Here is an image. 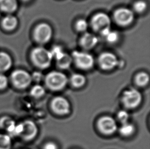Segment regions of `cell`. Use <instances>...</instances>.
Returning a JSON list of instances; mask_svg holds the SVG:
<instances>
[{"label": "cell", "instance_id": "23", "mask_svg": "<svg viewBox=\"0 0 150 149\" xmlns=\"http://www.w3.org/2000/svg\"><path fill=\"white\" fill-rule=\"evenodd\" d=\"M149 80L150 77L149 74L144 72L139 73L135 78L136 84L140 86H144L148 84Z\"/></svg>", "mask_w": 150, "mask_h": 149}, {"label": "cell", "instance_id": "22", "mask_svg": "<svg viewBox=\"0 0 150 149\" xmlns=\"http://www.w3.org/2000/svg\"><path fill=\"white\" fill-rule=\"evenodd\" d=\"M89 27V23L87 20L83 19L80 18L76 22L75 24V28L76 30L81 33H85L87 32L88 29Z\"/></svg>", "mask_w": 150, "mask_h": 149}, {"label": "cell", "instance_id": "26", "mask_svg": "<svg viewBox=\"0 0 150 149\" xmlns=\"http://www.w3.org/2000/svg\"><path fill=\"white\" fill-rule=\"evenodd\" d=\"M14 124H16L14 121L8 117H3L0 119V127L6 130Z\"/></svg>", "mask_w": 150, "mask_h": 149}, {"label": "cell", "instance_id": "5", "mask_svg": "<svg viewBox=\"0 0 150 149\" xmlns=\"http://www.w3.org/2000/svg\"><path fill=\"white\" fill-rule=\"evenodd\" d=\"M71 57L75 65L81 70H87L91 69L94 64L93 56L85 51H74L72 53Z\"/></svg>", "mask_w": 150, "mask_h": 149}, {"label": "cell", "instance_id": "4", "mask_svg": "<svg viewBox=\"0 0 150 149\" xmlns=\"http://www.w3.org/2000/svg\"><path fill=\"white\" fill-rule=\"evenodd\" d=\"M111 22L109 15L104 12H99L92 16L90 25L93 30L101 35L111 29Z\"/></svg>", "mask_w": 150, "mask_h": 149}, {"label": "cell", "instance_id": "15", "mask_svg": "<svg viewBox=\"0 0 150 149\" xmlns=\"http://www.w3.org/2000/svg\"><path fill=\"white\" fill-rule=\"evenodd\" d=\"M18 8V0H0V10L6 14H13Z\"/></svg>", "mask_w": 150, "mask_h": 149}, {"label": "cell", "instance_id": "8", "mask_svg": "<svg viewBox=\"0 0 150 149\" xmlns=\"http://www.w3.org/2000/svg\"><path fill=\"white\" fill-rule=\"evenodd\" d=\"M11 80L16 88L24 89L30 85L32 78L31 74L26 71L16 70L11 73Z\"/></svg>", "mask_w": 150, "mask_h": 149}, {"label": "cell", "instance_id": "14", "mask_svg": "<svg viewBox=\"0 0 150 149\" xmlns=\"http://www.w3.org/2000/svg\"><path fill=\"white\" fill-rule=\"evenodd\" d=\"M18 25V19L13 14H6L1 21L2 28L7 32L15 30Z\"/></svg>", "mask_w": 150, "mask_h": 149}, {"label": "cell", "instance_id": "31", "mask_svg": "<svg viewBox=\"0 0 150 149\" xmlns=\"http://www.w3.org/2000/svg\"><path fill=\"white\" fill-rule=\"evenodd\" d=\"M21 1H22L23 2H29V1H30V0H21Z\"/></svg>", "mask_w": 150, "mask_h": 149}, {"label": "cell", "instance_id": "17", "mask_svg": "<svg viewBox=\"0 0 150 149\" xmlns=\"http://www.w3.org/2000/svg\"><path fill=\"white\" fill-rule=\"evenodd\" d=\"M56 61L57 65L61 69H68L73 63L71 55L66 52Z\"/></svg>", "mask_w": 150, "mask_h": 149}, {"label": "cell", "instance_id": "10", "mask_svg": "<svg viewBox=\"0 0 150 149\" xmlns=\"http://www.w3.org/2000/svg\"><path fill=\"white\" fill-rule=\"evenodd\" d=\"M98 126L100 131L106 135L113 134L117 129L115 120L109 116L101 117L98 121Z\"/></svg>", "mask_w": 150, "mask_h": 149}, {"label": "cell", "instance_id": "18", "mask_svg": "<svg viewBox=\"0 0 150 149\" xmlns=\"http://www.w3.org/2000/svg\"><path fill=\"white\" fill-rule=\"evenodd\" d=\"M86 79L85 77L80 74H72L70 78V82L73 86L79 88L83 86L85 84Z\"/></svg>", "mask_w": 150, "mask_h": 149}, {"label": "cell", "instance_id": "29", "mask_svg": "<svg viewBox=\"0 0 150 149\" xmlns=\"http://www.w3.org/2000/svg\"><path fill=\"white\" fill-rule=\"evenodd\" d=\"M31 76L32 80H33L37 82L41 81L43 78V74L41 72H35Z\"/></svg>", "mask_w": 150, "mask_h": 149}, {"label": "cell", "instance_id": "20", "mask_svg": "<svg viewBox=\"0 0 150 149\" xmlns=\"http://www.w3.org/2000/svg\"><path fill=\"white\" fill-rule=\"evenodd\" d=\"M134 131L135 127L134 125L128 122L122 124L120 129V133L124 136H129L134 133Z\"/></svg>", "mask_w": 150, "mask_h": 149}, {"label": "cell", "instance_id": "11", "mask_svg": "<svg viewBox=\"0 0 150 149\" xmlns=\"http://www.w3.org/2000/svg\"><path fill=\"white\" fill-rule=\"evenodd\" d=\"M22 132L20 136L26 141L33 139L38 132V128L35 122L30 120H26L22 123Z\"/></svg>", "mask_w": 150, "mask_h": 149}, {"label": "cell", "instance_id": "19", "mask_svg": "<svg viewBox=\"0 0 150 149\" xmlns=\"http://www.w3.org/2000/svg\"><path fill=\"white\" fill-rule=\"evenodd\" d=\"M101 35L105 40L110 44H114L117 42L119 39V34L116 31L112 30L111 29L103 33Z\"/></svg>", "mask_w": 150, "mask_h": 149}, {"label": "cell", "instance_id": "6", "mask_svg": "<svg viewBox=\"0 0 150 149\" xmlns=\"http://www.w3.org/2000/svg\"><path fill=\"white\" fill-rule=\"evenodd\" d=\"M134 12L126 7L118 8L114 12L113 19L120 26L127 27L132 24L134 20Z\"/></svg>", "mask_w": 150, "mask_h": 149}, {"label": "cell", "instance_id": "3", "mask_svg": "<svg viewBox=\"0 0 150 149\" xmlns=\"http://www.w3.org/2000/svg\"><path fill=\"white\" fill-rule=\"evenodd\" d=\"M53 29L46 22H41L36 26L33 32L35 41L41 45L46 44L52 38Z\"/></svg>", "mask_w": 150, "mask_h": 149}, {"label": "cell", "instance_id": "2", "mask_svg": "<svg viewBox=\"0 0 150 149\" xmlns=\"http://www.w3.org/2000/svg\"><path fill=\"white\" fill-rule=\"evenodd\" d=\"M68 82L66 74L58 71H52L45 77V83L52 91H59L64 89Z\"/></svg>", "mask_w": 150, "mask_h": 149}, {"label": "cell", "instance_id": "27", "mask_svg": "<svg viewBox=\"0 0 150 149\" xmlns=\"http://www.w3.org/2000/svg\"><path fill=\"white\" fill-rule=\"evenodd\" d=\"M117 117L120 122L124 124L127 122L129 117V115L125 110H121L118 113Z\"/></svg>", "mask_w": 150, "mask_h": 149}, {"label": "cell", "instance_id": "7", "mask_svg": "<svg viewBox=\"0 0 150 149\" xmlns=\"http://www.w3.org/2000/svg\"><path fill=\"white\" fill-rule=\"evenodd\" d=\"M142 101V96L136 89H131L125 91L122 97L124 106L129 109H133L138 106Z\"/></svg>", "mask_w": 150, "mask_h": 149}, {"label": "cell", "instance_id": "21", "mask_svg": "<svg viewBox=\"0 0 150 149\" xmlns=\"http://www.w3.org/2000/svg\"><path fill=\"white\" fill-rule=\"evenodd\" d=\"M11 139L8 134H0V149H10Z\"/></svg>", "mask_w": 150, "mask_h": 149}, {"label": "cell", "instance_id": "24", "mask_svg": "<svg viewBox=\"0 0 150 149\" xmlns=\"http://www.w3.org/2000/svg\"><path fill=\"white\" fill-rule=\"evenodd\" d=\"M45 89L40 85H35L33 87L30 91V94L33 97L39 98L45 95Z\"/></svg>", "mask_w": 150, "mask_h": 149}, {"label": "cell", "instance_id": "30", "mask_svg": "<svg viewBox=\"0 0 150 149\" xmlns=\"http://www.w3.org/2000/svg\"><path fill=\"white\" fill-rule=\"evenodd\" d=\"M44 149H57V147L54 143L50 142L45 145Z\"/></svg>", "mask_w": 150, "mask_h": 149}, {"label": "cell", "instance_id": "12", "mask_svg": "<svg viewBox=\"0 0 150 149\" xmlns=\"http://www.w3.org/2000/svg\"><path fill=\"white\" fill-rule=\"evenodd\" d=\"M51 108L57 115H66L70 111V104L67 99L63 97H55L51 102Z\"/></svg>", "mask_w": 150, "mask_h": 149}, {"label": "cell", "instance_id": "1", "mask_svg": "<svg viewBox=\"0 0 150 149\" xmlns=\"http://www.w3.org/2000/svg\"><path fill=\"white\" fill-rule=\"evenodd\" d=\"M30 58L35 66L41 69L48 68L53 59L50 50L42 46L33 48L31 51Z\"/></svg>", "mask_w": 150, "mask_h": 149}, {"label": "cell", "instance_id": "25", "mask_svg": "<svg viewBox=\"0 0 150 149\" xmlns=\"http://www.w3.org/2000/svg\"><path fill=\"white\" fill-rule=\"evenodd\" d=\"M148 4L146 2L142 0H139L133 4V10L138 13H142L146 10Z\"/></svg>", "mask_w": 150, "mask_h": 149}, {"label": "cell", "instance_id": "13", "mask_svg": "<svg viewBox=\"0 0 150 149\" xmlns=\"http://www.w3.org/2000/svg\"><path fill=\"white\" fill-rule=\"evenodd\" d=\"M98 39L96 35L91 33H83L79 40V44L85 50H90L94 48L98 44Z\"/></svg>", "mask_w": 150, "mask_h": 149}, {"label": "cell", "instance_id": "28", "mask_svg": "<svg viewBox=\"0 0 150 149\" xmlns=\"http://www.w3.org/2000/svg\"><path fill=\"white\" fill-rule=\"evenodd\" d=\"M8 84V80L7 77L4 74H0V90L6 88Z\"/></svg>", "mask_w": 150, "mask_h": 149}, {"label": "cell", "instance_id": "16", "mask_svg": "<svg viewBox=\"0 0 150 149\" xmlns=\"http://www.w3.org/2000/svg\"><path fill=\"white\" fill-rule=\"evenodd\" d=\"M12 65V59L10 55L4 51H0V72L8 71Z\"/></svg>", "mask_w": 150, "mask_h": 149}, {"label": "cell", "instance_id": "9", "mask_svg": "<svg viewBox=\"0 0 150 149\" xmlns=\"http://www.w3.org/2000/svg\"><path fill=\"white\" fill-rule=\"evenodd\" d=\"M98 63L103 70L109 71L115 68L118 65V60L115 55L110 52H104L100 55Z\"/></svg>", "mask_w": 150, "mask_h": 149}]
</instances>
